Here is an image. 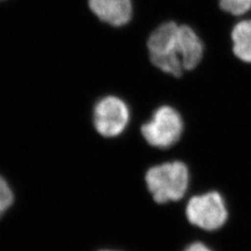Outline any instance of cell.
Returning a JSON list of instances; mask_svg holds the SVG:
<instances>
[{
	"label": "cell",
	"instance_id": "cell-1",
	"mask_svg": "<svg viewBox=\"0 0 251 251\" xmlns=\"http://www.w3.org/2000/svg\"><path fill=\"white\" fill-rule=\"evenodd\" d=\"M146 183L157 203L178 201L187 191L190 173L182 161L164 162L147 172Z\"/></svg>",
	"mask_w": 251,
	"mask_h": 251
},
{
	"label": "cell",
	"instance_id": "cell-2",
	"mask_svg": "<svg viewBox=\"0 0 251 251\" xmlns=\"http://www.w3.org/2000/svg\"><path fill=\"white\" fill-rule=\"evenodd\" d=\"M179 25L175 20L160 23L149 36L147 42L153 64L174 76H180L184 70L178 50Z\"/></svg>",
	"mask_w": 251,
	"mask_h": 251
},
{
	"label": "cell",
	"instance_id": "cell-3",
	"mask_svg": "<svg viewBox=\"0 0 251 251\" xmlns=\"http://www.w3.org/2000/svg\"><path fill=\"white\" fill-rule=\"evenodd\" d=\"M183 127L181 115L172 107L162 106L157 109L152 119L141 127V133L149 145L167 149L180 139Z\"/></svg>",
	"mask_w": 251,
	"mask_h": 251
},
{
	"label": "cell",
	"instance_id": "cell-4",
	"mask_svg": "<svg viewBox=\"0 0 251 251\" xmlns=\"http://www.w3.org/2000/svg\"><path fill=\"white\" fill-rule=\"evenodd\" d=\"M186 217L193 225L204 230H217L226 223L228 214L222 196L217 192H208L188 201Z\"/></svg>",
	"mask_w": 251,
	"mask_h": 251
},
{
	"label": "cell",
	"instance_id": "cell-5",
	"mask_svg": "<svg viewBox=\"0 0 251 251\" xmlns=\"http://www.w3.org/2000/svg\"><path fill=\"white\" fill-rule=\"evenodd\" d=\"M130 112L124 100L116 97L100 100L94 107L93 123L100 135L114 137L122 134L129 123Z\"/></svg>",
	"mask_w": 251,
	"mask_h": 251
},
{
	"label": "cell",
	"instance_id": "cell-6",
	"mask_svg": "<svg viewBox=\"0 0 251 251\" xmlns=\"http://www.w3.org/2000/svg\"><path fill=\"white\" fill-rule=\"evenodd\" d=\"M91 11L112 26H124L133 17L132 0H89Z\"/></svg>",
	"mask_w": 251,
	"mask_h": 251
},
{
	"label": "cell",
	"instance_id": "cell-7",
	"mask_svg": "<svg viewBox=\"0 0 251 251\" xmlns=\"http://www.w3.org/2000/svg\"><path fill=\"white\" fill-rule=\"evenodd\" d=\"M178 49L184 70H192L198 66L203 57V42L197 31L184 23L179 25Z\"/></svg>",
	"mask_w": 251,
	"mask_h": 251
},
{
	"label": "cell",
	"instance_id": "cell-8",
	"mask_svg": "<svg viewBox=\"0 0 251 251\" xmlns=\"http://www.w3.org/2000/svg\"><path fill=\"white\" fill-rule=\"evenodd\" d=\"M232 50L243 62L251 63V19H242L230 31Z\"/></svg>",
	"mask_w": 251,
	"mask_h": 251
},
{
	"label": "cell",
	"instance_id": "cell-9",
	"mask_svg": "<svg viewBox=\"0 0 251 251\" xmlns=\"http://www.w3.org/2000/svg\"><path fill=\"white\" fill-rule=\"evenodd\" d=\"M219 9L232 17H241L251 12V0H218Z\"/></svg>",
	"mask_w": 251,
	"mask_h": 251
},
{
	"label": "cell",
	"instance_id": "cell-10",
	"mask_svg": "<svg viewBox=\"0 0 251 251\" xmlns=\"http://www.w3.org/2000/svg\"><path fill=\"white\" fill-rule=\"evenodd\" d=\"M14 201L13 192L5 180L0 176V217L10 208Z\"/></svg>",
	"mask_w": 251,
	"mask_h": 251
},
{
	"label": "cell",
	"instance_id": "cell-11",
	"mask_svg": "<svg viewBox=\"0 0 251 251\" xmlns=\"http://www.w3.org/2000/svg\"><path fill=\"white\" fill-rule=\"evenodd\" d=\"M184 251H211V250L206 245H204L203 243L197 242L188 246Z\"/></svg>",
	"mask_w": 251,
	"mask_h": 251
},
{
	"label": "cell",
	"instance_id": "cell-12",
	"mask_svg": "<svg viewBox=\"0 0 251 251\" xmlns=\"http://www.w3.org/2000/svg\"><path fill=\"white\" fill-rule=\"evenodd\" d=\"M101 251H114V250H101Z\"/></svg>",
	"mask_w": 251,
	"mask_h": 251
}]
</instances>
